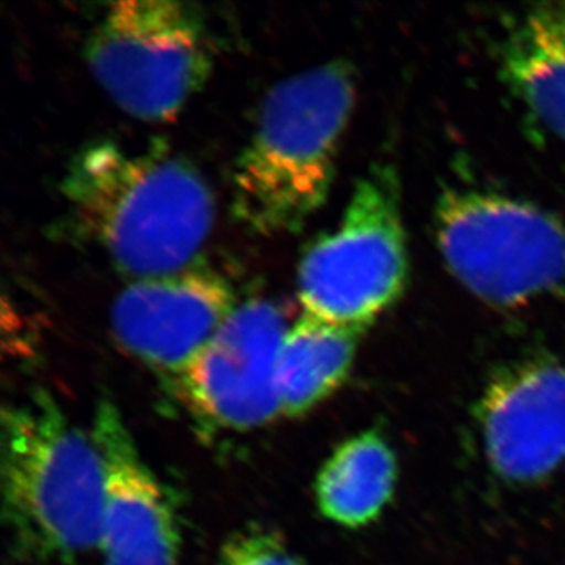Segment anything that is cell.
I'll return each mask as SVG.
<instances>
[{"label":"cell","instance_id":"obj_7","mask_svg":"<svg viewBox=\"0 0 565 565\" xmlns=\"http://www.w3.org/2000/svg\"><path fill=\"white\" fill-rule=\"evenodd\" d=\"M267 299L237 305L177 384L192 414L210 426L248 433L280 415L277 362L289 330Z\"/></svg>","mask_w":565,"mask_h":565},{"label":"cell","instance_id":"obj_10","mask_svg":"<svg viewBox=\"0 0 565 565\" xmlns=\"http://www.w3.org/2000/svg\"><path fill=\"white\" fill-rule=\"evenodd\" d=\"M92 435L106 481L104 565H178L181 537L172 501L110 401H99Z\"/></svg>","mask_w":565,"mask_h":565},{"label":"cell","instance_id":"obj_6","mask_svg":"<svg viewBox=\"0 0 565 565\" xmlns=\"http://www.w3.org/2000/svg\"><path fill=\"white\" fill-rule=\"evenodd\" d=\"M84 54L111 102L143 121L177 117L212 68L202 17L174 0L109 3L88 32Z\"/></svg>","mask_w":565,"mask_h":565},{"label":"cell","instance_id":"obj_12","mask_svg":"<svg viewBox=\"0 0 565 565\" xmlns=\"http://www.w3.org/2000/svg\"><path fill=\"white\" fill-rule=\"evenodd\" d=\"M362 333L307 315L289 327L277 362L282 415L307 414L343 384Z\"/></svg>","mask_w":565,"mask_h":565},{"label":"cell","instance_id":"obj_4","mask_svg":"<svg viewBox=\"0 0 565 565\" xmlns=\"http://www.w3.org/2000/svg\"><path fill=\"white\" fill-rule=\"evenodd\" d=\"M435 236L446 266L494 307L565 292L564 223L512 196L476 189L441 193Z\"/></svg>","mask_w":565,"mask_h":565},{"label":"cell","instance_id":"obj_1","mask_svg":"<svg viewBox=\"0 0 565 565\" xmlns=\"http://www.w3.org/2000/svg\"><path fill=\"white\" fill-rule=\"evenodd\" d=\"M61 189L76 228L136 280L192 266L214 223L210 184L163 145L141 151L110 140L85 145Z\"/></svg>","mask_w":565,"mask_h":565},{"label":"cell","instance_id":"obj_2","mask_svg":"<svg viewBox=\"0 0 565 565\" xmlns=\"http://www.w3.org/2000/svg\"><path fill=\"white\" fill-rule=\"evenodd\" d=\"M355 103L349 63H323L275 84L233 174V214L253 233H292L326 203Z\"/></svg>","mask_w":565,"mask_h":565},{"label":"cell","instance_id":"obj_9","mask_svg":"<svg viewBox=\"0 0 565 565\" xmlns=\"http://www.w3.org/2000/svg\"><path fill=\"white\" fill-rule=\"evenodd\" d=\"M487 459L505 481H541L565 462V366L530 359L494 375L479 405Z\"/></svg>","mask_w":565,"mask_h":565},{"label":"cell","instance_id":"obj_11","mask_svg":"<svg viewBox=\"0 0 565 565\" xmlns=\"http://www.w3.org/2000/svg\"><path fill=\"white\" fill-rule=\"evenodd\" d=\"M500 66L531 117L565 143V2L516 14L504 29Z\"/></svg>","mask_w":565,"mask_h":565},{"label":"cell","instance_id":"obj_5","mask_svg":"<svg viewBox=\"0 0 565 565\" xmlns=\"http://www.w3.org/2000/svg\"><path fill=\"white\" fill-rule=\"evenodd\" d=\"M408 278L399 181L375 167L353 189L340 225L310 245L297 270L303 315L363 332L401 296Z\"/></svg>","mask_w":565,"mask_h":565},{"label":"cell","instance_id":"obj_3","mask_svg":"<svg viewBox=\"0 0 565 565\" xmlns=\"http://www.w3.org/2000/svg\"><path fill=\"white\" fill-rule=\"evenodd\" d=\"M106 481L95 438L35 390L2 415L3 520L14 548L73 563L99 546Z\"/></svg>","mask_w":565,"mask_h":565},{"label":"cell","instance_id":"obj_13","mask_svg":"<svg viewBox=\"0 0 565 565\" xmlns=\"http://www.w3.org/2000/svg\"><path fill=\"white\" fill-rule=\"evenodd\" d=\"M396 457L377 433L344 441L316 479L323 516L345 527L370 525L388 504L396 484Z\"/></svg>","mask_w":565,"mask_h":565},{"label":"cell","instance_id":"obj_14","mask_svg":"<svg viewBox=\"0 0 565 565\" xmlns=\"http://www.w3.org/2000/svg\"><path fill=\"white\" fill-rule=\"evenodd\" d=\"M214 565H305L277 531L247 527L223 544Z\"/></svg>","mask_w":565,"mask_h":565},{"label":"cell","instance_id":"obj_8","mask_svg":"<svg viewBox=\"0 0 565 565\" xmlns=\"http://www.w3.org/2000/svg\"><path fill=\"white\" fill-rule=\"evenodd\" d=\"M236 307L233 286L222 274L192 264L126 286L111 305L110 326L129 355L178 379Z\"/></svg>","mask_w":565,"mask_h":565}]
</instances>
